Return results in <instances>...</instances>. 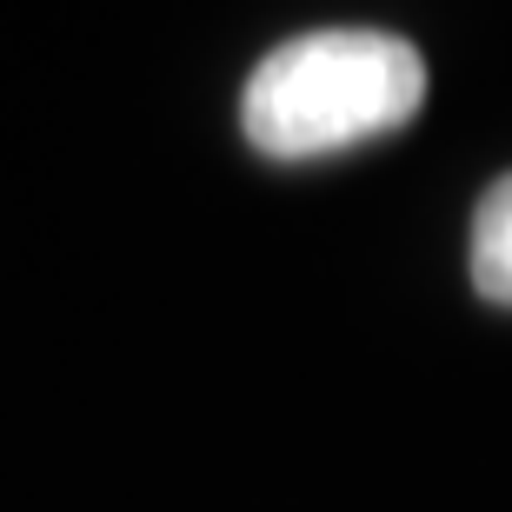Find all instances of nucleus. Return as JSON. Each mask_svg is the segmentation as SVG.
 Segmentation results:
<instances>
[{
    "mask_svg": "<svg viewBox=\"0 0 512 512\" xmlns=\"http://www.w3.org/2000/svg\"><path fill=\"white\" fill-rule=\"evenodd\" d=\"M426 100V60L399 34H300L260 60L240 127L273 160H313L406 127Z\"/></svg>",
    "mask_w": 512,
    "mask_h": 512,
    "instance_id": "f257e3e1",
    "label": "nucleus"
},
{
    "mask_svg": "<svg viewBox=\"0 0 512 512\" xmlns=\"http://www.w3.org/2000/svg\"><path fill=\"white\" fill-rule=\"evenodd\" d=\"M473 286L493 306H512V173L479 200V220H473Z\"/></svg>",
    "mask_w": 512,
    "mask_h": 512,
    "instance_id": "f03ea898",
    "label": "nucleus"
}]
</instances>
